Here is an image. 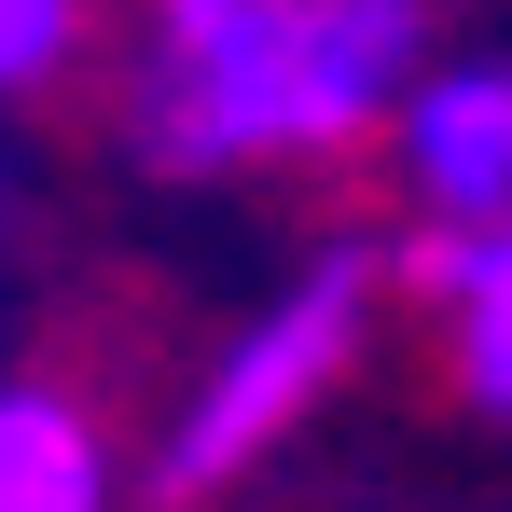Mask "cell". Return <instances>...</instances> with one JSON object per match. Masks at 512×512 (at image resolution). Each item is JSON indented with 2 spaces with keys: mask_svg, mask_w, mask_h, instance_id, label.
<instances>
[{
  "mask_svg": "<svg viewBox=\"0 0 512 512\" xmlns=\"http://www.w3.org/2000/svg\"><path fill=\"white\" fill-rule=\"evenodd\" d=\"M402 70H416V0H250V14L167 42L153 153L167 167L305 153V139H346Z\"/></svg>",
  "mask_w": 512,
  "mask_h": 512,
  "instance_id": "cell-1",
  "label": "cell"
},
{
  "mask_svg": "<svg viewBox=\"0 0 512 512\" xmlns=\"http://www.w3.org/2000/svg\"><path fill=\"white\" fill-rule=\"evenodd\" d=\"M360 305H374V263L346 250V263H319L277 319H250V333L222 346V374L194 388V416H180V443H167L153 485H167V499H208L222 471H250L263 443H277V429H291L346 360H360Z\"/></svg>",
  "mask_w": 512,
  "mask_h": 512,
  "instance_id": "cell-2",
  "label": "cell"
},
{
  "mask_svg": "<svg viewBox=\"0 0 512 512\" xmlns=\"http://www.w3.org/2000/svg\"><path fill=\"white\" fill-rule=\"evenodd\" d=\"M416 194L457 236L512 222V70H443V84H416Z\"/></svg>",
  "mask_w": 512,
  "mask_h": 512,
  "instance_id": "cell-3",
  "label": "cell"
},
{
  "mask_svg": "<svg viewBox=\"0 0 512 512\" xmlns=\"http://www.w3.org/2000/svg\"><path fill=\"white\" fill-rule=\"evenodd\" d=\"M0 512H111V457L56 388H0Z\"/></svg>",
  "mask_w": 512,
  "mask_h": 512,
  "instance_id": "cell-4",
  "label": "cell"
},
{
  "mask_svg": "<svg viewBox=\"0 0 512 512\" xmlns=\"http://www.w3.org/2000/svg\"><path fill=\"white\" fill-rule=\"evenodd\" d=\"M416 277L457 291V374H471L485 416H512V222H485V236H429Z\"/></svg>",
  "mask_w": 512,
  "mask_h": 512,
  "instance_id": "cell-5",
  "label": "cell"
},
{
  "mask_svg": "<svg viewBox=\"0 0 512 512\" xmlns=\"http://www.w3.org/2000/svg\"><path fill=\"white\" fill-rule=\"evenodd\" d=\"M70 28H84V0H0V97L42 84V70L70 56Z\"/></svg>",
  "mask_w": 512,
  "mask_h": 512,
  "instance_id": "cell-6",
  "label": "cell"
},
{
  "mask_svg": "<svg viewBox=\"0 0 512 512\" xmlns=\"http://www.w3.org/2000/svg\"><path fill=\"white\" fill-rule=\"evenodd\" d=\"M222 14H250V0H167V42H194V28H222Z\"/></svg>",
  "mask_w": 512,
  "mask_h": 512,
  "instance_id": "cell-7",
  "label": "cell"
}]
</instances>
